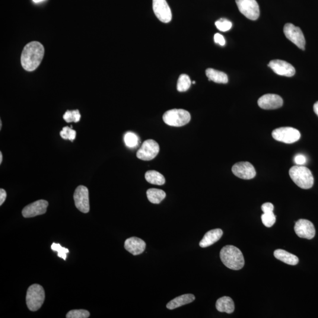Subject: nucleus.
<instances>
[{
  "mask_svg": "<svg viewBox=\"0 0 318 318\" xmlns=\"http://www.w3.org/2000/svg\"><path fill=\"white\" fill-rule=\"evenodd\" d=\"M44 55V48L38 41H32L24 48L21 56V65L25 71L33 72L39 66Z\"/></svg>",
  "mask_w": 318,
  "mask_h": 318,
  "instance_id": "nucleus-1",
  "label": "nucleus"
},
{
  "mask_svg": "<svg viewBox=\"0 0 318 318\" xmlns=\"http://www.w3.org/2000/svg\"><path fill=\"white\" fill-rule=\"evenodd\" d=\"M220 257L223 263L229 269L238 270L244 265L243 253L238 247L227 245L222 248Z\"/></svg>",
  "mask_w": 318,
  "mask_h": 318,
  "instance_id": "nucleus-2",
  "label": "nucleus"
},
{
  "mask_svg": "<svg viewBox=\"0 0 318 318\" xmlns=\"http://www.w3.org/2000/svg\"><path fill=\"white\" fill-rule=\"evenodd\" d=\"M289 176L293 182L301 189H309L314 185V179L309 168L297 165L289 170Z\"/></svg>",
  "mask_w": 318,
  "mask_h": 318,
  "instance_id": "nucleus-3",
  "label": "nucleus"
},
{
  "mask_svg": "<svg viewBox=\"0 0 318 318\" xmlns=\"http://www.w3.org/2000/svg\"><path fill=\"white\" fill-rule=\"evenodd\" d=\"M45 300V292L41 285H32L28 288L26 295L27 307L31 311L40 309Z\"/></svg>",
  "mask_w": 318,
  "mask_h": 318,
  "instance_id": "nucleus-4",
  "label": "nucleus"
},
{
  "mask_svg": "<svg viewBox=\"0 0 318 318\" xmlns=\"http://www.w3.org/2000/svg\"><path fill=\"white\" fill-rule=\"evenodd\" d=\"M191 119L189 111L183 109L168 110L163 114V120L166 125L173 127H181L189 123Z\"/></svg>",
  "mask_w": 318,
  "mask_h": 318,
  "instance_id": "nucleus-5",
  "label": "nucleus"
},
{
  "mask_svg": "<svg viewBox=\"0 0 318 318\" xmlns=\"http://www.w3.org/2000/svg\"><path fill=\"white\" fill-rule=\"evenodd\" d=\"M272 135L276 141L287 144L295 143L301 138V133L299 130L291 127H280L273 130Z\"/></svg>",
  "mask_w": 318,
  "mask_h": 318,
  "instance_id": "nucleus-6",
  "label": "nucleus"
},
{
  "mask_svg": "<svg viewBox=\"0 0 318 318\" xmlns=\"http://www.w3.org/2000/svg\"><path fill=\"white\" fill-rule=\"evenodd\" d=\"M238 10L246 18L251 20H256L259 18L260 10L256 0H236Z\"/></svg>",
  "mask_w": 318,
  "mask_h": 318,
  "instance_id": "nucleus-7",
  "label": "nucleus"
},
{
  "mask_svg": "<svg viewBox=\"0 0 318 318\" xmlns=\"http://www.w3.org/2000/svg\"><path fill=\"white\" fill-rule=\"evenodd\" d=\"M160 151L158 143L154 140L149 139L143 142L137 152V158L145 161L151 160L157 157Z\"/></svg>",
  "mask_w": 318,
  "mask_h": 318,
  "instance_id": "nucleus-8",
  "label": "nucleus"
},
{
  "mask_svg": "<svg viewBox=\"0 0 318 318\" xmlns=\"http://www.w3.org/2000/svg\"><path fill=\"white\" fill-rule=\"evenodd\" d=\"M284 33L286 38L292 41L301 50H305V39L303 33L300 27L295 26L294 24L288 23L285 25Z\"/></svg>",
  "mask_w": 318,
  "mask_h": 318,
  "instance_id": "nucleus-9",
  "label": "nucleus"
},
{
  "mask_svg": "<svg viewBox=\"0 0 318 318\" xmlns=\"http://www.w3.org/2000/svg\"><path fill=\"white\" fill-rule=\"evenodd\" d=\"M153 9L157 17L164 23H168L172 18L171 9L166 0H153Z\"/></svg>",
  "mask_w": 318,
  "mask_h": 318,
  "instance_id": "nucleus-10",
  "label": "nucleus"
},
{
  "mask_svg": "<svg viewBox=\"0 0 318 318\" xmlns=\"http://www.w3.org/2000/svg\"><path fill=\"white\" fill-rule=\"evenodd\" d=\"M74 200L76 208L80 211L87 214L90 211L88 190L84 186H79L74 193Z\"/></svg>",
  "mask_w": 318,
  "mask_h": 318,
  "instance_id": "nucleus-11",
  "label": "nucleus"
},
{
  "mask_svg": "<svg viewBox=\"0 0 318 318\" xmlns=\"http://www.w3.org/2000/svg\"><path fill=\"white\" fill-rule=\"evenodd\" d=\"M232 172L240 179H252L256 176V170L249 162H238L235 164L232 168Z\"/></svg>",
  "mask_w": 318,
  "mask_h": 318,
  "instance_id": "nucleus-12",
  "label": "nucleus"
},
{
  "mask_svg": "<svg viewBox=\"0 0 318 318\" xmlns=\"http://www.w3.org/2000/svg\"><path fill=\"white\" fill-rule=\"evenodd\" d=\"M294 230L296 234L301 238L312 239L316 236V228L310 221L300 219L295 223Z\"/></svg>",
  "mask_w": 318,
  "mask_h": 318,
  "instance_id": "nucleus-13",
  "label": "nucleus"
},
{
  "mask_svg": "<svg viewBox=\"0 0 318 318\" xmlns=\"http://www.w3.org/2000/svg\"><path fill=\"white\" fill-rule=\"evenodd\" d=\"M49 203L45 200H39L25 207L22 215L25 218H33L35 216L46 214Z\"/></svg>",
  "mask_w": 318,
  "mask_h": 318,
  "instance_id": "nucleus-14",
  "label": "nucleus"
},
{
  "mask_svg": "<svg viewBox=\"0 0 318 318\" xmlns=\"http://www.w3.org/2000/svg\"><path fill=\"white\" fill-rule=\"evenodd\" d=\"M257 104L262 109L274 110L282 106L283 100L279 95L267 94L259 98Z\"/></svg>",
  "mask_w": 318,
  "mask_h": 318,
  "instance_id": "nucleus-15",
  "label": "nucleus"
},
{
  "mask_svg": "<svg viewBox=\"0 0 318 318\" xmlns=\"http://www.w3.org/2000/svg\"><path fill=\"white\" fill-rule=\"evenodd\" d=\"M268 66L276 74L286 77H292L295 74V69L293 66L284 60H272Z\"/></svg>",
  "mask_w": 318,
  "mask_h": 318,
  "instance_id": "nucleus-16",
  "label": "nucleus"
},
{
  "mask_svg": "<svg viewBox=\"0 0 318 318\" xmlns=\"http://www.w3.org/2000/svg\"><path fill=\"white\" fill-rule=\"evenodd\" d=\"M125 248L129 252L134 256L139 255L144 252L146 243L139 238L132 237L126 240Z\"/></svg>",
  "mask_w": 318,
  "mask_h": 318,
  "instance_id": "nucleus-17",
  "label": "nucleus"
},
{
  "mask_svg": "<svg viewBox=\"0 0 318 318\" xmlns=\"http://www.w3.org/2000/svg\"><path fill=\"white\" fill-rule=\"evenodd\" d=\"M222 235L223 231L221 229H215V230L209 231L200 241L199 246L203 248L211 246L217 242L222 238Z\"/></svg>",
  "mask_w": 318,
  "mask_h": 318,
  "instance_id": "nucleus-18",
  "label": "nucleus"
},
{
  "mask_svg": "<svg viewBox=\"0 0 318 318\" xmlns=\"http://www.w3.org/2000/svg\"><path fill=\"white\" fill-rule=\"evenodd\" d=\"M195 300V295L193 294H184L174 298L166 305L168 310H173L187 304L192 303Z\"/></svg>",
  "mask_w": 318,
  "mask_h": 318,
  "instance_id": "nucleus-19",
  "label": "nucleus"
},
{
  "mask_svg": "<svg viewBox=\"0 0 318 318\" xmlns=\"http://www.w3.org/2000/svg\"><path fill=\"white\" fill-rule=\"evenodd\" d=\"M216 310L221 313L232 314L235 311L234 302L230 297H222L216 301Z\"/></svg>",
  "mask_w": 318,
  "mask_h": 318,
  "instance_id": "nucleus-20",
  "label": "nucleus"
},
{
  "mask_svg": "<svg viewBox=\"0 0 318 318\" xmlns=\"http://www.w3.org/2000/svg\"><path fill=\"white\" fill-rule=\"evenodd\" d=\"M274 256L276 259L289 265H297L299 262V259L297 256L285 250H276L274 252Z\"/></svg>",
  "mask_w": 318,
  "mask_h": 318,
  "instance_id": "nucleus-21",
  "label": "nucleus"
},
{
  "mask_svg": "<svg viewBox=\"0 0 318 318\" xmlns=\"http://www.w3.org/2000/svg\"><path fill=\"white\" fill-rule=\"evenodd\" d=\"M206 75L209 79V81H212L216 83L227 84L228 82V77L226 73L216 71L214 69L209 68L206 70Z\"/></svg>",
  "mask_w": 318,
  "mask_h": 318,
  "instance_id": "nucleus-22",
  "label": "nucleus"
},
{
  "mask_svg": "<svg viewBox=\"0 0 318 318\" xmlns=\"http://www.w3.org/2000/svg\"><path fill=\"white\" fill-rule=\"evenodd\" d=\"M147 197L149 200L154 204H159L162 200L166 198V193L163 190L158 189H149L147 191Z\"/></svg>",
  "mask_w": 318,
  "mask_h": 318,
  "instance_id": "nucleus-23",
  "label": "nucleus"
},
{
  "mask_svg": "<svg viewBox=\"0 0 318 318\" xmlns=\"http://www.w3.org/2000/svg\"><path fill=\"white\" fill-rule=\"evenodd\" d=\"M145 179L149 183L163 185L165 183V178L161 173L155 170H149L145 174Z\"/></svg>",
  "mask_w": 318,
  "mask_h": 318,
  "instance_id": "nucleus-24",
  "label": "nucleus"
},
{
  "mask_svg": "<svg viewBox=\"0 0 318 318\" xmlns=\"http://www.w3.org/2000/svg\"><path fill=\"white\" fill-rule=\"evenodd\" d=\"M191 84H192V81H191L189 76L184 74L181 75L177 81V90L179 92H184L188 90Z\"/></svg>",
  "mask_w": 318,
  "mask_h": 318,
  "instance_id": "nucleus-25",
  "label": "nucleus"
},
{
  "mask_svg": "<svg viewBox=\"0 0 318 318\" xmlns=\"http://www.w3.org/2000/svg\"><path fill=\"white\" fill-rule=\"evenodd\" d=\"M124 141L127 147L134 148L138 146L139 139L138 136L133 132H127L124 138Z\"/></svg>",
  "mask_w": 318,
  "mask_h": 318,
  "instance_id": "nucleus-26",
  "label": "nucleus"
},
{
  "mask_svg": "<svg viewBox=\"0 0 318 318\" xmlns=\"http://www.w3.org/2000/svg\"><path fill=\"white\" fill-rule=\"evenodd\" d=\"M80 118L81 115L78 110L73 111L68 110L63 115L64 120L68 123L73 122L75 123L79 122Z\"/></svg>",
  "mask_w": 318,
  "mask_h": 318,
  "instance_id": "nucleus-27",
  "label": "nucleus"
},
{
  "mask_svg": "<svg viewBox=\"0 0 318 318\" xmlns=\"http://www.w3.org/2000/svg\"><path fill=\"white\" fill-rule=\"evenodd\" d=\"M90 317V313L84 310H75L69 311L66 315L68 318H87Z\"/></svg>",
  "mask_w": 318,
  "mask_h": 318,
  "instance_id": "nucleus-28",
  "label": "nucleus"
},
{
  "mask_svg": "<svg viewBox=\"0 0 318 318\" xmlns=\"http://www.w3.org/2000/svg\"><path fill=\"white\" fill-rule=\"evenodd\" d=\"M261 219L263 224L268 228L272 227L276 222V216L273 212L263 213Z\"/></svg>",
  "mask_w": 318,
  "mask_h": 318,
  "instance_id": "nucleus-29",
  "label": "nucleus"
},
{
  "mask_svg": "<svg viewBox=\"0 0 318 318\" xmlns=\"http://www.w3.org/2000/svg\"><path fill=\"white\" fill-rule=\"evenodd\" d=\"M216 27L219 30L223 32L228 31L231 29L232 23L231 21L226 18H221L215 23Z\"/></svg>",
  "mask_w": 318,
  "mask_h": 318,
  "instance_id": "nucleus-30",
  "label": "nucleus"
},
{
  "mask_svg": "<svg viewBox=\"0 0 318 318\" xmlns=\"http://www.w3.org/2000/svg\"><path fill=\"white\" fill-rule=\"evenodd\" d=\"M60 134L63 139H68L69 141L73 142L76 138V132L75 130L66 126L63 127V130L60 132Z\"/></svg>",
  "mask_w": 318,
  "mask_h": 318,
  "instance_id": "nucleus-31",
  "label": "nucleus"
},
{
  "mask_svg": "<svg viewBox=\"0 0 318 318\" xmlns=\"http://www.w3.org/2000/svg\"><path fill=\"white\" fill-rule=\"evenodd\" d=\"M52 249L53 251H56L58 254L57 256L59 257H61L63 259L66 260L67 257V254L69 253V250L66 247H62L59 243H53L52 246H51Z\"/></svg>",
  "mask_w": 318,
  "mask_h": 318,
  "instance_id": "nucleus-32",
  "label": "nucleus"
},
{
  "mask_svg": "<svg viewBox=\"0 0 318 318\" xmlns=\"http://www.w3.org/2000/svg\"><path fill=\"white\" fill-rule=\"evenodd\" d=\"M294 161L297 165L303 166L304 164L307 163V158L303 155H298L295 157Z\"/></svg>",
  "mask_w": 318,
  "mask_h": 318,
  "instance_id": "nucleus-33",
  "label": "nucleus"
},
{
  "mask_svg": "<svg viewBox=\"0 0 318 318\" xmlns=\"http://www.w3.org/2000/svg\"><path fill=\"white\" fill-rule=\"evenodd\" d=\"M214 40L216 43L219 44L222 46L225 45L226 41L224 36L219 33H216L214 36Z\"/></svg>",
  "mask_w": 318,
  "mask_h": 318,
  "instance_id": "nucleus-34",
  "label": "nucleus"
},
{
  "mask_svg": "<svg viewBox=\"0 0 318 318\" xmlns=\"http://www.w3.org/2000/svg\"><path fill=\"white\" fill-rule=\"evenodd\" d=\"M274 206L271 203H265L262 206V210L263 213L273 212Z\"/></svg>",
  "mask_w": 318,
  "mask_h": 318,
  "instance_id": "nucleus-35",
  "label": "nucleus"
},
{
  "mask_svg": "<svg viewBox=\"0 0 318 318\" xmlns=\"http://www.w3.org/2000/svg\"><path fill=\"white\" fill-rule=\"evenodd\" d=\"M6 198H7V193L5 190L3 189H0V205L1 206L4 203Z\"/></svg>",
  "mask_w": 318,
  "mask_h": 318,
  "instance_id": "nucleus-36",
  "label": "nucleus"
},
{
  "mask_svg": "<svg viewBox=\"0 0 318 318\" xmlns=\"http://www.w3.org/2000/svg\"><path fill=\"white\" fill-rule=\"evenodd\" d=\"M314 110L315 113H316L317 115L318 116V101L314 104Z\"/></svg>",
  "mask_w": 318,
  "mask_h": 318,
  "instance_id": "nucleus-37",
  "label": "nucleus"
},
{
  "mask_svg": "<svg viewBox=\"0 0 318 318\" xmlns=\"http://www.w3.org/2000/svg\"><path fill=\"white\" fill-rule=\"evenodd\" d=\"M2 154L1 152H0V164L2 163Z\"/></svg>",
  "mask_w": 318,
  "mask_h": 318,
  "instance_id": "nucleus-38",
  "label": "nucleus"
},
{
  "mask_svg": "<svg viewBox=\"0 0 318 318\" xmlns=\"http://www.w3.org/2000/svg\"><path fill=\"white\" fill-rule=\"evenodd\" d=\"M34 2H39L44 1V0H33Z\"/></svg>",
  "mask_w": 318,
  "mask_h": 318,
  "instance_id": "nucleus-39",
  "label": "nucleus"
},
{
  "mask_svg": "<svg viewBox=\"0 0 318 318\" xmlns=\"http://www.w3.org/2000/svg\"><path fill=\"white\" fill-rule=\"evenodd\" d=\"M2 128V122L1 120H0V130H1Z\"/></svg>",
  "mask_w": 318,
  "mask_h": 318,
  "instance_id": "nucleus-40",
  "label": "nucleus"
},
{
  "mask_svg": "<svg viewBox=\"0 0 318 318\" xmlns=\"http://www.w3.org/2000/svg\"><path fill=\"white\" fill-rule=\"evenodd\" d=\"M192 84H195V81H193L192 82Z\"/></svg>",
  "mask_w": 318,
  "mask_h": 318,
  "instance_id": "nucleus-41",
  "label": "nucleus"
}]
</instances>
